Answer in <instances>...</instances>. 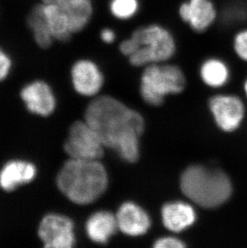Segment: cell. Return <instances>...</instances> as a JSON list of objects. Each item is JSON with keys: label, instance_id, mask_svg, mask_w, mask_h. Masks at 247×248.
I'll list each match as a JSON object with an SVG mask.
<instances>
[{"label": "cell", "instance_id": "obj_24", "mask_svg": "<svg viewBox=\"0 0 247 248\" xmlns=\"http://www.w3.org/2000/svg\"><path fill=\"white\" fill-rule=\"evenodd\" d=\"M185 247L183 242L173 237L161 238L155 242L154 248H183Z\"/></svg>", "mask_w": 247, "mask_h": 248}, {"label": "cell", "instance_id": "obj_8", "mask_svg": "<svg viewBox=\"0 0 247 248\" xmlns=\"http://www.w3.org/2000/svg\"><path fill=\"white\" fill-rule=\"evenodd\" d=\"M38 234L45 248H71L76 243L73 220L59 214H49L44 217Z\"/></svg>", "mask_w": 247, "mask_h": 248}, {"label": "cell", "instance_id": "obj_10", "mask_svg": "<svg viewBox=\"0 0 247 248\" xmlns=\"http://www.w3.org/2000/svg\"><path fill=\"white\" fill-rule=\"evenodd\" d=\"M210 110L220 129L233 132L240 126L245 116V107L238 96L217 95L210 100Z\"/></svg>", "mask_w": 247, "mask_h": 248}, {"label": "cell", "instance_id": "obj_12", "mask_svg": "<svg viewBox=\"0 0 247 248\" xmlns=\"http://www.w3.org/2000/svg\"><path fill=\"white\" fill-rule=\"evenodd\" d=\"M58 6L69 21L75 35L89 28L95 15L94 0H40Z\"/></svg>", "mask_w": 247, "mask_h": 248}, {"label": "cell", "instance_id": "obj_4", "mask_svg": "<svg viewBox=\"0 0 247 248\" xmlns=\"http://www.w3.org/2000/svg\"><path fill=\"white\" fill-rule=\"evenodd\" d=\"M130 35L135 40L137 51L127 59L134 68L172 61L178 51V42L170 28L158 22L137 27Z\"/></svg>", "mask_w": 247, "mask_h": 248}, {"label": "cell", "instance_id": "obj_5", "mask_svg": "<svg viewBox=\"0 0 247 248\" xmlns=\"http://www.w3.org/2000/svg\"><path fill=\"white\" fill-rule=\"evenodd\" d=\"M185 85L184 72L170 61L145 67L140 76V95L151 106H160L166 96L182 93Z\"/></svg>", "mask_w": 247, "mask_h": 248}, {"label": "cell", "instance_id": "obj_3", "mask_svg": "<svg viewBox=\"0 0 247 248\" xmlns=\"http://www.w3.org/2000/svg\"><path fill=\"white\" fill-rule=\"evenodd\" d=\"M181 188L187 198L205 208L221 206L233 192L231 179L224 171L202 166H189L184 171Z\"/></svg>", "mask_w": 247, "mask_h": 248}, {"label": "cell", "instance_id": "obj_11", "mask_svg": "<svg viewBox=\"0 0 247 248\" xmlns=\"http://www.w3.org/2000/svg\"><path fill=\"white\" fill-rule=\"evenodd\" d=\"M20 96L27 108L34 114L47 117L56 108L53 90L44 80H33L26 84L22 89Z\"/></svg>", "mask_w": 247, "mask_h": 248}, {"label": "cell", "instance_id": "obj_1", "mask_svg": "<svg viewBox=\"0 0 247 248\" xmlns=\"http://www.w3.org/2000/svg\"><path fill=\"white\" fill-rule=\"evenodd\" d=\"M85 122L98 134L106 147L113 149L128 162L138 161L140 137L145 122L138 112L117 99L99 96L89 104Z\"/></svg>", "mask_w": 247, "mask_h": 248}, {"label": "cell", "instance_id": "obj_19", "mask_svg": "<svg viewBox=\"0 0 247 248\" xmlns=\"http://www.w3.org/2000/svg\"><path fill=\"white\" fill-rule=\"evenodd\" d=\"M26 24L31 33L34 42L40 49H49L54 43H56L47 27L40 2L28 12Z\"/></svg>", "mask_w": 247, "mask_h": 248}, {"label": "cell", "instance_id": "obj_16", "mask_svg": "<svg viewBox=\"0 0 247 248\" xmlns=\"http://www.w3.org/2000/svg\"><path fill=\"white\" fill-rule=\"evenodd\" d=\"M162 221L167 229L180 232L194 224L196 214L189 204L177 202L166 204L161 211Z\"/></svg>", "mask_w": 247, "mask_h": 248}, {"label": "cell", "instance_id": "obj_17", "mask_svg": "<svg viewBox=\"0 0 247 248\" xmlns=\"http://www.w3.org/2000/svg\"><path fill=\"white\" fill-rule=\"evenodd\" d=\"M118 229L117 217L108 211L93 214L86 222V232L92 241L105 244Z\"/></svg>", "mask_w": 247, "mask_h": 248}, {"label": "cell", "instance_id": "obj_18", "mask_svg": "<svg viewBox=\"0 0 247 248\" xmlns=\"http://www.w3.org/2000/svg\"><path fill=\"white\" fill-rule=\"evenodd\" d=\"M199 75L204 84L211 88H221L231 78L230 67L226 61L217 56L205 58L201 63Z\"/></svg>", "mask_w": 247, "mask_h": 248}, {"label": "cell", "instance_id": "obj_2", "mask_svg": "<svg viewBox=\"0 0 247 248\" xmlns=\"http://www.w3.org/2000/svg\"><path fill=\"white\" fill-rule=\"evenodd\" d=\"M56 184L71 202L90 204L98 199L108 186V174L98 160L70 158L59 172Z\"/></svg>", "mask_w": 247, "mask_h": 248}, {"label": "cell", "instance_id": "obj_13", "mask_svg": "<svg viewBox=\"0 0 247 248\" xmlns=\"http://www.w3.org/2000/svg\"><path fill=\"white\" fill-rule=\"evenodd\" d=\"M116 217L118 229L130 236L142 235L148 232L151 224L147 213L133 202L124 203Z\"/></svg>", "mask_w": 247, "mask_h": 248}, {"label": "cell", "instance_id": "obj_14", "mask_svg": "<svg viewBox=\"0 0 247 248\" xmlns=\"http://www.w3.org/2000/svg\"><path fill=\"white\" fill-rule=\"evenodd\" d=\"M35 165L22 160H12L2 166L0 170V187L12 191L19 186L28 184L36 176Z\"/></svg>", "mask_w": 247, "mask_h": 248}, {"label": "cell", "instance_id": "obj_25", "mask_svg": "<svg viewBox=\"0 0 247 248\" xmlns=\"http://www.w3.org/2000/svg\"><path fill=\"white\" fill-rule=\"evenodd\" d=\"M244 91H245L246 95L247 96V80H245V83H244Z\"/></svg>", "mask_w": 247, "mask_h": 248}, {"label": "cell", "instance_id": "obj_21", "mask_svg": "<svg viewBox=\"0 0 247 248\" xmlns=\"http://www.w3.org/2000/svg\"><path fill=\"white\" fill-rule=\"evenodd\" d=\"M232 49L238 59L247 62V28L240 29L233 35Z\"/></svg>", "mask_w": 247, "mask_h": 248}, {"label": "cell", "instance_id": "obj_22", "mask_svg": "<svg viewBox=\"0 0 247 248\" xmlns=\"http://www.w3.org/2000/svg\"><path fill=\"white\" fill-rule=\"evenodd\" d=\"M98 38L100 42L107 47L117 45L120 40L117 31L111 26H104L100 28Z\"/></svg>", "mask_w": 247, "mask_h": 248}, {"label": "cell", "instance_id": "obj_15", "mask_svg": "<svg viewBox=\"0 0 247 248\" xmlns=\"http://www.w3.org/2000/svg\"><path fill=\"white\" fill-rule=\"evenodd\" d=\"M40 3L47 27L55 41L62 44L70 42L75 35L68 19L58 6L52 2L42 1H40Z\"/></svg>", "mask_w": 247, "mask_h": 248}, {"label": "cell", "instance_id": "obj_23", "mask_svg": "<svg viewBox=\"0 0 247 248\" xmlns=\"http://www.w3.org/2000/svg\"><path fill=\"white\" fill-rule=\"evenodd\" d=\"M13 68V60L7 50L0 46V82L6 80Z\"/></svg>", "mask_w": 247, "mask_h": 248}, {"label": "cell", "instance_id": "obj_9", "mask_svg": "<svg viewBox=\"0 0 247 248\" xmlns=\"http://www.w3.org/2000/svg\"><path fill=\"white\" fill-rule=\"evenodd\" d=\"M71 80L75 90L83 96L98 93L105 83V77L98 63L93 59L79 58L71 67Z\"/></svg>", "mask_w": 247, "mask_h": 248}, {"label": "cell", "instance_id": "obj_20", "mask_svg": "<svg viewBox=\"0 0 247 248\" xmlns=\"http://www.w3.org/2000/svg\"><path fill=\"white\" fill-rule=\"evenodd\" d=\"M142 7L141 0H108V13L115 21L128 23L140 14Z\"/></svg>", "mask_w": 247, "mask_h": 248}, {"label": "cell", "instance_id": "obj_7", "mask_svg": "<svg viewBox=\"0 0 247 248\" xmlns=\"http://www.w3.org/2000/svg\"><path fill=\"white\" fill-rule=\"evenodd\" d=\"M63 147L70 158L99 160L104 155L105 145L98 134L84 121L72 124Z\"/></svg>", "mask_w": 247, "mask_h": 248}, {"label": "cell", "instance_id": "obj_6", "mask_svg": "<svg viewBox=\"0 0 247 248\" xmlns=\"http://www.w3.org/2000/svg\"><path fill=\"white\" fill-rule=\"evenodd\" d=\"M180 21L197 35H203L217 24L219 10L214 0H182L177 8Z\"/></svg>", "mask_w": 247, "mask_h": 248}]
</instances>
